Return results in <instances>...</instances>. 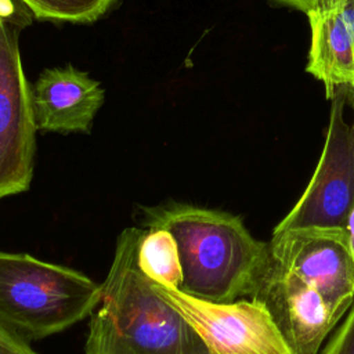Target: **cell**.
<instances>
[{"mask_svg":"<svg viewBox=\"0 0 354 354\" xmlns=\"http://www.w3.org/2000/svg\"><path fill=\"white\" fill-rule=\"evenodd\" d=\"M147 230H166L177 243L183 293L214 303L252 297L268 264V243L239 216L169 201L141 207Z\"/></svg>","mask_w":354,"mask_h":354,"instance_id":"6da1fadb","label":"cell"},{"mask_svg":"<svg viewBox=\"0 0 354 354\" xmlns=\"http://www.w3.org/2000/svg\"><path fill=\"white\" fill-rule=\"evenodd\" d=\"M145 230L124 228L101 283L86 354H209L189 324L153 289L137 253Z\"/></svg>","mask_w":354,"mask_h":354,"instance_id":"7a4b0ae2","label":"cell"},{"mask_svg":"<svg viewBox=\"0 0 354 354\" xmlns=\"http://www.w3.org/2000/svg\"><path fill=\"white\" fill-rule=\"evenodd\" d=\"M101 285L73 268L0 250V328L25 340L59 333L93 314Z\"/></svg>","mask_w":354,"mask_h":354,"instance_id":"3957f363","label":"cell"},{"mask_svg":"<svg viewBox=\"0 0 354 354\" xmlns=\"http://www.w3.org/2000/svg\"><path fill=\"white\" fill-rule=\"evenodd\" d=\"M325 145L304 192L272 232H346L354 207V84L333 90Z\"/></svg>","mask_w":354,"mask_h":354,"instance_id":"277c9868","label":"cell"},{"mask_svg":"<svg viewBox=\"0 0 354 354\" xmlns=\"http://www.w3.org/2000/svg\"><path fill=\"white\" fill-rule=\"evenodd\" d=\"M153 289L189 324L209 354H292L263 301L214 303L151 279Z\"/></svg>","mask_w":354,"mask_h":354,"instance_id":"5b68a950","label":"cell"},{"mask_svg":"<svg viewBox=\"0 0 354 354\" xmlns=\"http://www.w3.org/2000/svg\"><path fill=\"white\" fill-rule=\"evenodd\" d=\"M0 21V199L29 189L33 176L36 124L18 35Z\"/></svg>","mask_w":354,"mask_h":354,"instance_id":"8992f818","label":"cell"},{"mask_svg":"<svg viewBox=\"0 0 354 354\" xmlns=\"http://www.w3.org/2000/svg\"><path fill=\"white\" fill-rule=\"evenodd\" d=\"M272 264L318 290L332 313L342 318L354 301V257L347 232L289 230L272 232Z\"/></svg>","mask_w":354,"mask_h":354,"instance_id":"52a82bcc","label":"cell"},{"mask_svg":"<svg viewBox=\"0 0 354 354\" xmlns=\"http://www.w3.org/2000/svg\"><path fill=\"white\" fill-rule=\"evenodd\" d=\"M252 297L266 304L292 354H319L340 321L317 289L270 261Z\"/></svg>","mask_w":354,"mask_h":354,"instance_id":"ba28073f","label":"cell"},{"mask_svg":"<svg viewBox=\"0 0 354 354\" xmlns=\"http://www.w3.org/2000/svg\"><path fill=\"white\" fill-rule=\"evenodd\" d=\"M104 100L100 82L72 65L44 69L30 87L35 124L41 131H90Z\"/></svg>","mask_w":354,"mask_h":354,"instance_id":"9c48e42d","label":"cell"},{"mask_svg":"<svg viewBox=\"0 0 354 354\" xmlns=\"http://www.w3.org/2000/svg\"><path fill=\"white\" fill-rule=\"evenodd\" d=\"M311 43L306 71L325 86L326 98L354 84V0H330L307 12Z\"/></svg>","mask_w":354,"mask_h":354,"instance_id":"30bf717a","label":"cell"},{"mask_svg":"<svg viewBox=\"0 0 354 354\" xmlns=\"http://www.w3.org/2000/svg\"><path fill=\"white\" fill-rule=\"evenodd\" d=\"M141 271L152 281L178 288L183 279L177 243L170 232L145 230L137 253Z\"/></svg>","mask_w":354,"mask_h":354,"instance_id":"8fae6325","label":"cell"},{"mask_svg":"<svg viewBox=\"0 0 354 354\" xmlns=\"http://www.w3.org/2000/svg\"><path fill=\"white\" fill-rule=\"evenodd\" d=\"M40 21L93 22L102 17L115 0H18Z\"/></svg>","mask_w":354,"mask_h":354,"instance_id":"7c38bea8","label":"cell"},{"mask_svg":"<svg viewBox=\"0 0 354 354\" xmlns=\"http://www.w3.org/2000/svg\"><path fill=\"white\" fill-rule=\"evenodd\" d=\"M321 354H354V301L348 308L347 317L325 344Z\"/></svg>","mask_w":354,"mask_h":354,"instance_id":"4fadbf2b","label":"cell"},{"mask_svg":"<svg viewBox=\"0 0 354 354\" xmlns=\"http://www.w3.org/2000/svg\"><path fill=\"white\" fill-rule=\"evenodd\" d=\"M0 354H37L29 343L0 328Z\"/></svg>","mask_w":354,"mask_h":354,"instance_id":"5bb4252c","label":"cell"},{"mask_svg":"<svg viewBox=\"0 0 354 354\" xmlns=\"http://www.w3.org/2000/svg\"><path fill=\"white\" fill-rule=\"evenodd\" d=\"M272 1H275L281 6H286V7L303 11V12L307 14L310 10H313L315 7H319L322 4H326L330 0H272Z\"/></svg>","mask_w":354,"mask_h":354,"instance_id":"9a60e30c","label":"cell"},{"mask_svg":"<svg viewBox=\"0 0 354 354\" xmlns=\"http://www.w3.org/2000/svg\"><path fill=\"white\" fill-rule=\"evenodd\" d=\"M346 232H347V242H348V248H350V252L354 257V207L348 216V220H347V225H346Z\"/></svg>","mask_w":354,"mask_h":354,"instance_id":"2e32d148","label":"cell"}]
</instances>
